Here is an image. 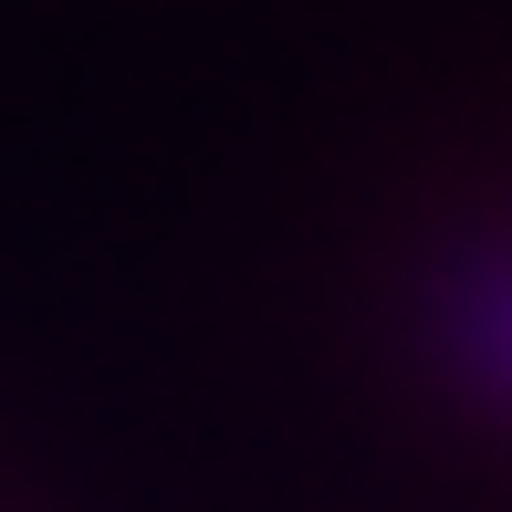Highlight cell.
<instances>
[{"mask_svg": "<svg viewBox=\"0 0 512 512\" xmlns=\"http://www.w3.org/2000/svg\"><path fill=\"white\" fill-rule=\"evenodd\" d=\"M460 356L512 398V262H492L471 293H460Z\"/></svg>", "mask_w": 512, "mask_h": 512, "instance_id": "obj_1", "label": "cell"}]
</instances>
